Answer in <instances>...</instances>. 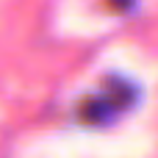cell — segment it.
Here are the masks:
<instances>
[{
	"instance_id": "obj_1",
	"label": "cell",
	"mask_w": 158,
	"mask_h": 158,
	"mask_svg": "<svg viewBox=\"0 0 158 158\" xmlns=\"http://www.w3.org/2000/svg\"><path fill=\"white\" fill-rule=\"evenodd\" d=\"M131 103H133V86H131L128 81L111 78L103 92L83 97V103L78 106V117H81V122H86V125H103V122H108L114 114L125 111Z\"/></svg>"
},
{
	"instance_id": "obj_2",
	"label": "cell",
	"mask_w": 158,
	"mask_h": 158,
	"mask_svg": "<svg viewBox=\"0 0 158 158\" xmlns=\"http://www.w3.org/2000/svg\"><path fill=\"white\" fill-rule=\"evenodd\" d=\"M131 3H133V0H106V6H108L111 11H128Z\"/></svg>"
}]
</instances>
